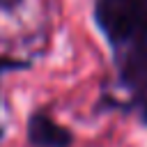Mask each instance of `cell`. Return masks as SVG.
Returning <instances> with one entry per match:
<instances>
[{
  "label": "cell",
  "mask_w": 147,
  "mask_h": 147,
  "mask_svg": "<svg viewBox=\"0 0 147 147\" xmlns=\"http://www.w3.org/2000/svg\"><path fill=\"white\" fill-rule=\"evenodd\" d=\"M28 138L34 147H67L71 136L64 126L55 124L46 115H32L28 122Z\"/></svg>",
  "instance_id": "2"
},
{
  "label": "cell",
  "mask_w": 147,
  "mask_h": 147,
  "mask_svg": "<svg viewBox=\"0 0 147 147\" xmlns=\"http://www.w3.org/2000/svg\"><path fill=\"white\" fill-rule=\"evenodd\" d=\"M142 117H145V122H147V103H145V110H142Z\"/></svg>",
  "instance_id": "5"
},
{
  "label": "cell",
  "mask_w": 147,
  "mask_h": 147,
  "mask_svg": "<svg viewBox=\"0 0 147 147\" xmlns=\"http://www.w3.org/2000/svg\"><path fill=\"white\" fill-rule=\"evenodd\" d=\"M21 0H0V9H11V7H16Z\"/></svg>",
  "instance_id": "3"
},
{
  "label": "cell",
  "mask_w": 147,
  "mask_h": 147,
  "mask_svg": "<svg viewBox=\"0 0 147 147\" xmlns=\"http://www.w3.org/2000/svg\"><path fill=\"white\" fill-rule=\"evenodd\" d=\"M96 21L113 41L129 39L142 25V5L140 0H99Z\"/></svg>",
  "instance_id": "1"
},
{
  "label": "cell",
  "mask_w": 147,
  "mask_h": 147,
  "mask_svg": "<svg viewBox=\"0 0 147 147\" xmlns=\"http://www.w3.org/2000/svg\"><path fill=\"white\" fill-rule=\"evenodd\" d=\"M140 48H142V53H145V57H147V25H145V30H142V39H140Z\"/></svg>",
  "instance_id": "4"
}]
</instances>
